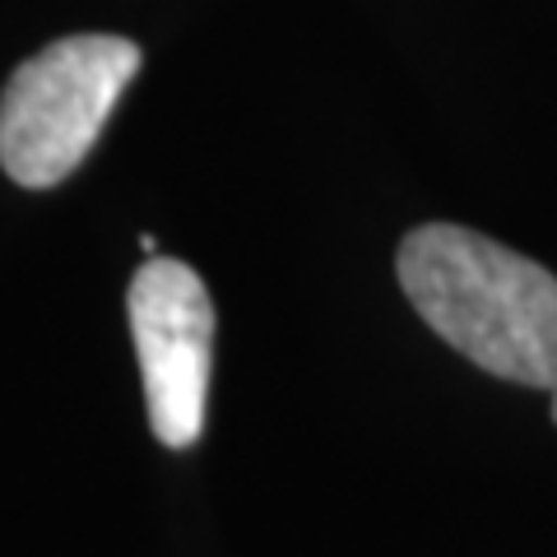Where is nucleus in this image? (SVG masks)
Returning <instances> with one entry per match:
<instances>
[{
  "label": "nucleus",
  "instance_id": "nucleus-1",
  "mask_svg": "<svg viewBox=\"0 0 557 557\" xmlns=\"http://www.w3.org/2000/svg\"><path fill=\"white\" fill-rule=\"evenodd\" d=\"M399 284L437 335L516 386L557 391V278L539 260L460 223L399 242Z\"/></svg>",
  "mask_w": 557,
  "mask_h": 557
},
{
  "label": "nucleus",
  "instance_id": "nucleus-2",
  "mask_svg": "<svg viewBox=\"0 0 557 557\" xmlns=\"http://www.w3.org/2000/svg\"><path fill=\"white\" fill-rule=\"evenodd\" d=\"M139 47L116 33H75L28 57L0 94V168L28 190L61 186L98 145Z\"/></svg>",
  "mask_w": 557,
  "mask_h": 557
},
{
  "label": "nucleus",
  "instance_id": "nucleus-3",
  "mask_svg": "<svg viewBox=\"0 0 557 557\" xmlns=\"http://www.w3.org/2000/svg\"><path fill=\"white\" fill-rule=\"evenodd\" d=\"M126 317L153 437L172 450L196 446L214 372V302L205 278L186 260L149 256L131 278Z\"/></svg>",
  "mask_w": 557,
  "mask_h": 557
},
{
  "label": "nucleus",
  "instance_id": "nucleus-4",
  "mask_svg": "<svg viewBox=\"0 0 557 557\" xmlns=\"http://www.w3.org/2000/svg\"><path fill=\"white\" fill-rule=\"evenodd\" d=\"M553 423H557V391H553Z\"/></svg>",
  "mask_w": 557,
  "mask_h": 557
}]
</instances>
